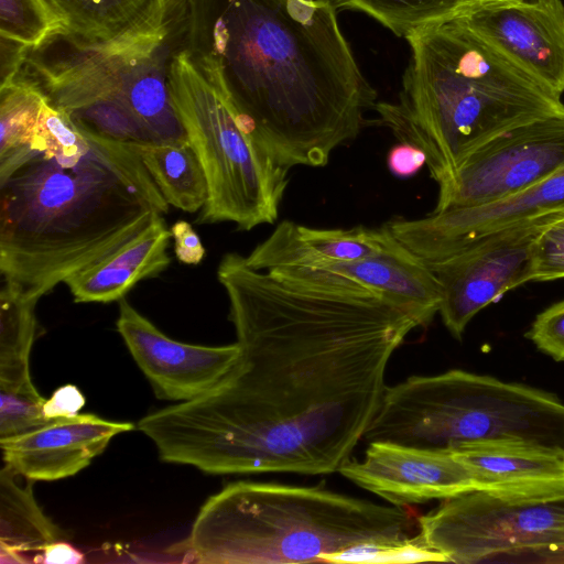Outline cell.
<instances>
[{
	"label": "cell",
	"mask_w": 564,
	"mask_h": 564,
	"mask_svg": "<svg viewBox=\"0 0 564 564\" xmlns=\"http://www.w3.org/2000/svg\"><path fill=\"white\" fill-rule=\"evenodd\" d=\"M170 205L130 142L45 102L29 152L0 181V273L41 299L144 230Z\"/></svg>",
	"instance_id": "cell-3"
},
{
	"label": "cell",
	"mask_w": 564,
	"mask_h": 564,
	"mask_svg": "<svg viewBox=\"0 0 564 564\" xmlns=\"http://www.w3.org/2000/svg\"><path fill=\"white\" fill-rule=\"evenodd\" d=\"M162 24L100 44L55 34L31 48L19 74L78 126L122 142H187L169 85L171 44L185 10ZM186 14V13H185Z\"/></svg>",
	"instance_id": "cell-6"
},
{
	"label": "cell",
	"mask_w": 564,
	"mask_h": 564,
	"mask_svg": "<svg viewBox=\"0 0 564 564\" xmlns=\"http://www.w3.org/2000/svg\"><path fill=\"white\" fill-rule=\"evenodd\" d=\"M44 402L34 384L0 389V440L26 433L53 420L44 415Z\"/></svg>",
	"instance_id": "cell-28"
},
{
	"label": "cell",
	"mask_w": 564,
	"mask_h": 564,
	"mask_svg": "<svg viewBox=\"0 0 564 564\" xmlns=\"http://www.w3.org/2000/svg\"><path fill=\"white\" fill-rule=\"evenodd\" d=\"M132 430L131 422L78 413L0 440V446L4 464L17 474L30 480H57L87 467L112 437Z\"/></svg>",
	"instance_id": "cell-17"
},
{
	"label": "cell",
	"mask_w": 564,
	"mask_h": 564,
	"mask_svg": "<svg viewBox=\"0 0 564 564\" xmlns=\"http://www.w3.org/2000/svg\"><path fill=\"white\" fill-rule=\"evenodd\" d=\"M564 279V212L536 237L531 253L529 282Z\"/></svg>",
	"instance_id": "cell-29"
},
{
	"label": "cell",
	"mask_w": 564,
	"mask_h": 564,
	"mask_svg": "<svg viewBox=\"0 0 564 564\" xmlns=\"http://www.w3.org/2000/svg\"><path fill=\"white\" fill-rule=\"evenodd\" d=\"M562 212L487 232L449 256L426 263L441 285L438 313L454 337L460 338L482 308L529 282L533 243Z\"/></svg>",
	"instance_id": "cell-11"
},
{
	"label": "cell",
	"mask_w": 564,
	"mask_h": 564,
	"mask_svg": "<svg viewBox=\"0 0 564 564\" xmlns=\"http://www.w3.org/2000/svg\"><path fill=\"white\" fill-rule=\"evenodd\" d=\"M217 278L237 362L210 390L145 415L138 429L162 460L207 474L339 471L416 319L372 291L282 278L237 252L223 256Z\"/></svg>",
	"instance_id": "cell-1"
},
{
	"label": "cell",
	"mask_w": 564,
	"mask_h": 564,
	"mask_svg": "<svg viewBox=\"0 0 564 564\" xmlns=\"http://www.w3.org/2000/svg\"><path fill=\"white\" fill-rule=\"evenodd\" d=\"M335 7L361 11L397 36L455 17L470 0H332Z\"/></svg>",
	"instance_id": "cell-26"
},
{
	"label": "cell",
	"mask_w": 564,
	"mask_h": 564,
	"mask_svg": "<svg viewBox=\"0 0 564 564\" xmlns=\"http://www.w3.org/2000/svg\"><path fill=\"white\" fill-rule=\"evenodd\" d=\"M85 405V397L74 384L57 388L50 399H45L43 412L47 419L70 417Z\"/></svg>",
	"instance_id": "cell-32"
},
{
	"label": "cell",
	"mask_w": 564,
	"mask_h": 564,
	"mask_svg": "<svg viewBox=\"0 0 564 564\" xmlns=\"http://www.w3.org/2000/svg\"><path fill=\"white\" fill-rule=\"evenodd\" d=\"M364 441L454 451L489 441L564 448V403L528 386L463 370L386 387Z\"/></svg>",
	"instance_id": "cell-7"
},
{
	"label": "cell",
	"mask_w": 564,
	"mask_h": 564,
	"mask_svg": "<svg viewBox=\"0 0 564 564\" xmlns=\"http://www.w3.org/2000/svg\"><path fill=\"white\" fill-rule=\"evenodd\" d=\"M62 21L61 33L80 44L109 43L162 24L174 0H45Z\"/></svg>",
	"instance_id": "cell-21"
},
{
	"label": "cell",
	"mask_w": 564,
	"mask_h": 564,
	"mask_svg": "<svg viewBox=\"0 0 564 564\" xmlns=\"http://www.w3.org/2000/svg\"><path fill=\"white\" fill-rule=\"evenodd\" d=\"M564 167V113L492 138L443 183L434 213L474 208L513 196Z\"/></svg>",
	"instance_id": "cell-10"
},
{
	"label": "cell",
	"mask_w": 564,
	"mask_h": 564,
	"mask_svg": "<svg viewBox=\"0 0 564 564\" xmlns=\"http://www.w3.org/2000/svg\"><path fill=\"white\" fill-rule=\"evenodd\" d=\"M117 330L159 399L188 401L210 390L240 356L238 343L200 346L167 337L124 297Z\"/></svg>",
	"instance_id": "cell-14"
},
{
	"label": "cell",
	"mask_w": 564,
	"mask_h": 564,
	"mask_svg": "<svg viewBox=\"0 0 564 564\" xmlns=\"http://www.w3.org/2000/svg\"><path fill=\"white\" fill-rule=\"evenodd\" d=\"M405 39L411 57L399 101L373 108L400 142L425 153L437 184L498 134L564 113L558 94L453 18Z\"/></svg>",
	"instance_id": "cell-5"
},
{
	"label": "cell",
	"mask_w": 564,
	"mask_h": 564,
	"mask_svg": "<svg viewBox=\"0 0 564 564\" xmlns=\"http://www.w3.org/2000/svg\"><path fill=\"white\" fill-rule=\"evenodd\" d=\"M453 19L554 93H564L561 0H470Z\"/></svg>",
	"instance_id": "cell-12"
},
{
	"label": "cell",
	"mask_w": 564,
	"mask_h": 564,
	"mask_svg": "<svg viewBox=\"0 0 564 564\" xmlns=\"http://www.w3.org/2000/svg\"><path fill=\"white\" fill-rule=\"evenodd\" d=\"M419 539L443 562L518 555L564 562V495L465 492L419 517Z\"/></svg>",
	"instance_id": "cell-9"
},
{
	"label": "cell",
	"mask_w": 564,
	"mask_h": 564,
	"mask_svg": "<svg viewBox=\"0 0 564 564\" xmlns=\"http://www.w3.org/2000/svg\"><path fill=\"white\" fill-rule=\"evenodd\" d=\"M478 490L503 495H564V448L531 442L465 443L452 451Z\"/></svg>",
	"instance_id": "cell-18"
},
{
	"label": "cell",
	"mask_w": 564,
	"mask_h": 564,
	"mask_svg": "<svg viewBox=\"0 0 564 564\" xmlns=\"http://www.w3.org/2000/svg\"><path fill=\"white\" fill-rule=\"evenodd\" d=\"M63 32L62 21L45 0H0V36L36 48Z\"/></svg>",
	"instance_id": "cell-27"
},
{
	"label": "cell",
	"mask_w": 564,
	"mask_h": 564,
	"mask_svg": "<svg viewBox=\"0 0 564 564\" xmlns=\"http://www.w3.org/2000/svg\"><path fill=\"white\" fill-rule=\"evenodd\" d=\"M177 546L203 564L441 562L421 543L409 506L254 481L209 497Z\"/></svg>",
	"instance_id": "cell-4"
},
{
	"label": "cell",
	"mask_w": 564,
	"mask_h": 564,
	"mask_svg": "<svg viewBox=\"0 0 564 564\" xmlns=\"http://www.w3.org/2000/svg\"><path fill=\"white\" fill-rule=\"evenodd\" d=\"M130 144L170 206L187 213L204 207L208 196L207 182L189 141Z\"/></svg>",
	"instance_id": "cell-23"
},
{
	"label": "cell",
	"mask_w": 564,
	"mask_h": 564,
	"mask_svg": "<svg viewBox=\"0 0 564 564\" xmlns=\"http://www.w3.org/2000/svg\"><path fill=\"white\" fill-rule=\"evenodd\" d=\"M30 50L17 41L0 36V86L19 76Z\"/></svg>",
	"instance_id": "cell-34"
},
{
	"label": "cell",
	"mask_w": 564,
	"mask_h": 564,
	"mask_svg": "<svg viewBox=\"0 0 564 564\" xmlns=\"http://www.w3.org/2000/svg\"><path fill=\"white\" fill-rule=\"evenodd\" d=\"M339 473L395 506L478 490L471 471L452 451L389 442L369 443L362 460L349 459Z\"/></svg>",
	"instance_id": "cell-15"
},
{
	"label": "cell",
	"mask_w": 564,
	"mask_h": 564,
	"mask_svg": "<svg viewBox=\"0 0 564 564\" xmlns=\"http://www.w3.org/2000/svg\"><path fill=\"white\" fill-rule=\"evenodd\" d=\"M172 238L163 216L128 243L65 281L76 303L120 301L137 283L166 270Z\"/></svg>",
	"instance_id": "cell-20"
},
{
	"label": "cell",
	"mask_w": 564,
	"mask_h": 564,
	"mask_svg": "<svg viewBox=\"0 0 564 564\" xmlns=\"http://www.w3.org/2000/svg\"><path fill=\"white\" fill-rule=\"evenodd\" d=\"M40 299L3 280L0 291V389L32 386L29 358L36 335Z\"/></svg>",
	"instance_id": "cell-24"
},
{
	"label": "cell",
	"mask_w": 564,
	"mask_h": 564,
	"mask_svg": "<svg viewBox=\"0 0 564 564\" xmlns=\"http://www.w3.org/2000/svg\"><path fill=\"white\" fill-rule=\"evenodd\" d=\"M83 561L84 554L63 540L46 545L33 558L35 563L52 564H74Z\"/></svg>",
	"instance_id": "cell-35"
},
{
	"label": "cell",
	"mask_w": 564,
	"mask_h": 564,
	"mask_svg": "<svg viewBox=\"0 0 564 564\" xmlns=\"http://www.w3.org/2000/svg\"><path fill=\"white\" fill-rule=\"evenodd\" d=\"M313 284H346L380 294L426 327L440 311L441 285L427 264L395 238L382 251L349 261L313 268L268 271Z\"/></svg>",
	"instance_id": "cell-16"
},
{
	"label": "cell",
	"mask_w": 564,
	"mask_h": 564,
	"mask_svg": "<svg viewBox=\"0 0 564 564\" xmlns=\"http://www.w3.org/2000/svg\"><path fill=\"white\" fill-rule=\"evenodd\" d=\"M170 230L177 260L185 264L200 263L206 251L192 225L186 220H177Z\"/></svg>",
	"instance_id": "cell-31"
},
{
	"label": "cell",
	"mask_w": 564,
	"mask_h": 564,
	"mask_svg": "<svg viewBox=\"0 0 564 564\" xmlns=\"http://www.w3.org/2000/svg\"><path fill=\"white\" fill-rule=\"evenodd\" d=\"M171 97L205 173L208 196L196 223L231 221L239 230L274 224L289 170L239 126L185 46L170 63Z\"/></svg>",
	"instance_id": "cell-8"
},
{
	"label": "cell",
	"mask_w": 564,
	"mask_h": 564,
	"mask_svg": "<svg viewBox=\"0 0 564 564\" xmlns=\"http://www.w3.org/2000/svg\"><path fill=\"white\" fill-rule=\"evenodd\" d=\"M387 162L392 174L399 177H410L426 164V156L421 149L400 142L390 149Z\"/></svg>",
	"instance_id": "cell-33"
},
{
	"label": "cell",
	"mask_w": 564,
	"mask_h": 564,
	"mask_svg": "<svg viewBox=\"0 0 564 564\" xmlns=\"http://www.w3.org/2000/svg\"><path fill=\"white\" fill-rule=\"evenodd\" d=\"M46 100L37 86L19 76L0 86V178L29 151Z\"/></svg>",
	"instance_id": "cell-25"
},
{
	"label": "cell",
	"mask_w": 564,
	"mask_h": 564,
	"mask_svg": "<svg viewBox=\"0 0 564 564\" xmlns=\"http://www.w3.org/2000/svg\"><path fill=\"white\" fill-rule=\"evenodd\" d=\"M185 1V48L276 162L324 166L358 135L377 94L332 0Z\"/></svg>",
	"instance_id": "cell-2"
},
{
	"label": "cell",
	"mask_w": 564,
	"mask_h": 564,
	"mask_svg": "<svg viewBox=\"0 0 564 564\" xmlns=\"http://www.w3.org/2000/svg\"><path fill=\"white\" fill-rule=\"evenodd\" d=\"M4 465L0 471V562L25 563L24 552L63 540V532L37 505L31 485L21 486Z\"/></svg>",
	"instance_id": "cell-22"
},
{
	"label": "cell",
	"mask_w": 564,
	"mask_h": 564,
	"mask_svg": "<svg viewBox=\"0 0 564 564\" xmlns=\"http://www.w3.org/2000/svg\"><path fill=\"white\" fill-rule=\"evenodd\" d=\"M564 210V167L497 203L447 209L421 219H393L389 232L425 263L441 260L487 232Z\"/></svg>",
	"instance_id": "cell-13"
},
{
	"label": "cell",
	"mask_w": 564,
	"mask_h": 564,
	"mask_svg": "<svg viewBox=\"0 0 564 564\" xmlns=\"http://www.w3.org/2000/svg\"><path fill=\"white\" fill-rule=\"evenodd\" d=\"M393 239L384 226L317 229L283 220L246 257V262L263 271L349 262L384 250Z\"/></svg>",
	"instance_id": "cell-19"
},
{
	"label": "cell",
	"mask_w": 564,
	"mask_h": 564,
	"mask_svg": "<svg viewBox=\"0 0 564 564\" xmlns=\"http://www.w3.org/2000/svg\"><path fill=\"white\" fill-rule=\"evenodd\" d=\"M527 336L540 350L564 361V300L541 312Z\"/></svg>",
	"instance_id": "cell-30"
}]
</instances>
